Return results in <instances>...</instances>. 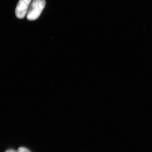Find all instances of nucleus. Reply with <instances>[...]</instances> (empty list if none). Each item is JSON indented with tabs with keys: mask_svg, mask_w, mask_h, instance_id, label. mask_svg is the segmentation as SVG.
<instances>
[{
	"mask_svg": "<svg viewBox=\"0 0 152 152\" xmlns=\"http://www.w3.org/2000/svg\"><path fill=\"white\" fill-rule=\"evenodd\" d=\"M45 0H33L27 15L29 20H35L39 17L45 6Z\"/></svg>",
	"mask_w": 152,
	"mask_h": 152,
	"instance_id": "obj_1",
	"label": "nucleus"
},
{
	"mask_svg": "<svg viewBox=\"0 0 152 152\" xmlns=\"http://www.w3.org/2000/svg\"><path fill=\"white\" fill-rule=\"evenodd\" d=\"M31 0H20L17 4L15 14L17 18L22 19L27 13Z\"/></svg>",
	"mask_w": 152,
	"mask_h": 152,
	"instance_id": "obj_2",
	"label": "nucleus"
},
{
	"mask_svg": "<svg viewBox=\"0 0 152 152\" xmlns=\"http://www.w3.org/2000/svg\"><path fill=\"white\" fill-rule=\"evenodd\" d=\"M17 152H31L29 150L27 149L26 148H24V147H21L19 148Z\"/></svg>",
	"mask_w": 152,
	"mask_h": 152,
	"instance_id": "obj_3",
	"label": "nucleus"
},
{
	"mask_svg": "<svg viewBox=\"0 0 152 152\" xmlns=\"http://www.w3.org/2000/svg\"><path fill=\"white\" fill-rule=\"evenodd\" d=\"M5 152H17L16 151L12 149H9L7 150Z\"/></svg>",
	"mask_w": 152,
	"mask_h": 152,
	"instance_id": "obj_4",
	"label": "nucleus"
}]
</instances>
